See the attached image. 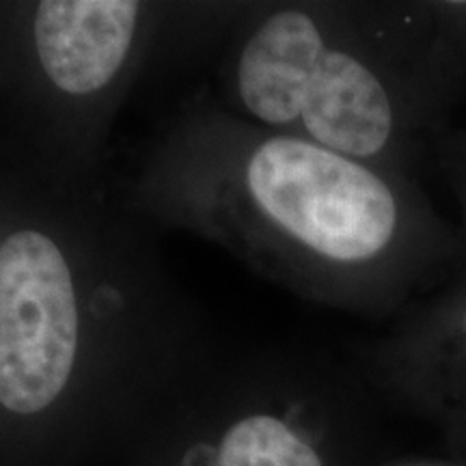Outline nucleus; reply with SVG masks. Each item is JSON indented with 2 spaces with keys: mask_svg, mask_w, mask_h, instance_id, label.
<instances>
[{
  "mask_svg": "<svg viewBox=\"0 0 466 466\" xmlns=\"http://www.w3.org/2000/svg\"><path fill=\"white\" fill-rule=\"evenodd\" d=\"M238 89L261 124L410 175L432 165L466 91L458 0L398 3L357 20L272 11L244 46Z\"/></svg>",
  "mask_w": 466,
  "mask_h": 466,
  "instance_id": "obj_1",
  "label": "nucleus"
},
{
  "mask_svg": "<svg viewBox=\"0 0 466 466\" xmlns=\"http://www.w3.org/2000/svg\"><path fill=\"white\" fill-rule=\"evenodd\" d=\"M247 190L302 275L333 294L393 307L466 268L462 231L410 175L275 134L250 154Z\"/></svg>",
  "mask_w": 466,
  "mask_h": 466,
  "instance_id": "obj_2",
  "label": "nucleus"
},
{
  "mask_svg": "<svg viewBox=\"0 0 466 466\" xmlns=\"http://www.w3.org/2000/svg\"><path fill=\"white\" fill-rule=\"evenodd\" d=\"M78 354V300L61 248L46 233L0 247V408L39 419L61 404Z\"/></svg>",
  "mask_w": 466,
  "mask_h": 466,
  "instance_id": "obj_3",
  "label": "nucleus"
},
{
  "mask_svg": "<svg viewBox=\"0 0 466 466\" xmlns=\"http://www.w3.org/2000/svg\"><path fill=\"white\" fill-rule=\"evenodd\" d=\"M387 389L466 458V268L408 313L380 359Z\"/></svg>",
  "mask_w": 466,
  "mask_h": 466,
  "instance_id": "obj_4",
  "label": "nucleus"
},
{
  "mask_svg": "<svg viewBox=\"0 0 466 466\" xmlns=\"http://www.w3.org/2000/svg\"><path fill=\"white\" fill-rule=\"evenodd\" d=\"M300 391L227 419L197 439L175 466H350L341 419Z\"/></svg>",
  "mask_w": 466,
  "mask_h": 466,
  "instance_id": "obj_5",
  "label": "nucleus"
},
{
  "mask_svg": "<svg viewBox=\"0 0 466 466\" xmlns=\"http://www.w3.org/2000/svg\"><path fill=\"white\" fill-rule=\"evenodd\" d=\"M132 0H46L35 15V46L58 89L89 96L124 66L137 28Z\"/></svg>",
  "mask_w": 466,
  "mask_h": 466,
  "instance_id": "obj_6",
  "label": "nucleus"
},
{
  "mask_svg": "<svg viewBox=\"0 0 466 466\" xmlns=\"http://www.w3.org/2000/svg\"><path fill=\"white\" fill-rule=\"evenodd\" d=\"M432 165L441 177L445 179L447 188L451 190L453 201L460 209V231L466 240V126L453 127L436 145Z\"/></svg>",
  "mask_w": 466,
  "mask_h": 466,
  "instance_id": "obj_7",
  "label": "nucleus"
},
{
  "mask_svg": "<svg viewBox=\"0 0 466 466\" xmlns=\"http://www.w3.org/2000/svg\"><path fill=\"white\" fill-rule=\"evenodd\" d=\"M387 466H466V458L450 453V456H425V458H406Z\"/></svg>",
  "mask_w": 466,
  "mask_h": 466,
  "instance_id": "obj_8",
  "label": "nucleus"
}]
</instances>
